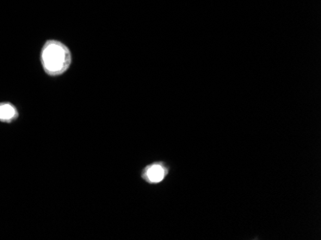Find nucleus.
<instances>
[{
    "instance_id": "f03ea898",
    "label": "nucleus",
    "mask_w": 321,
    "mask_h": 240,
    "mask_svg": "<svg viewBox=\"0 0 321 240\" xmlns=\"http://www.w3.org/2000/svg\"><path fill=\"white\" fill-rule=\"evenodd\" d=\"M166 169L161 164H153L145 168L144 170V178L150 183H160L164 180Z\"/></svg>"
},
{
    "instance_id": "f257e3e1",
    "label": "nucleus",
    "mask_w": 321,
    "mask_h": 240,
    "mask_svg": "<svg viewBox=\"0 0 321 240\" xmlns=\"http://www.w3.org/2000/svg\"><path fill=\"white\" fill-rule=\"evenodd\" d=\"M41 64L44 72L51 77L61 76L71 64V53L64 43L48 40L41 50Z\"/></svg>"
},
{
    "instance_id": "7ed1b4c3",
    "label": "nucleus",
    "mask_w": 321,
    "mask_h": 240,
    "mask_svg": "<svg viewBox=\"0 0 321 240\" xmlns=\"http://www.w3.org/2000/svg\"><path fill=\"white\" fill-rule=\"evenodd\" d=\"M18 117L17 107L10 103H0V122L13 123Z\"/></svg>"
}]
</instances>
